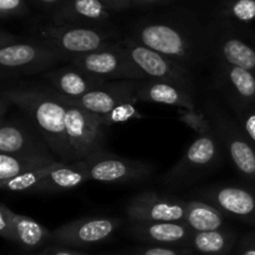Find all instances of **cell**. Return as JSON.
<instances>
[{
	"label": "cell",
	"mask_w": 255,
	"mask_h": 255,
	"mask_svg": "<svg viewBox=\"0 0 255 255\" xmlns=\"http://www.w3.org/2000/svg\"><path fill=\"white\" fill-rule=\"evenodd\" d=\"M226 218L213 204L196 198L186 201L184 223L193 232H211L227 228Z\"/></svg>",
	"instance_id": "cb8c5ba5"
},
{
	"label": "cell",
	"mask_w": 255,
	"mask_h": 255,
	"mask_svg": "<svg viewBox=\"0 0 255 255\" xmlns=\"http://www.w3.org/2000/svg\"><path fill=\"white\" fill-rule=\"evenodd\" d=\"M133 255H193L191 251L182 247L147 246L134 249Z\"/></svg>",
	"instance_id": "d6a6232c"
},
{
	"label": "cell",
	"mask_w": 255,
	"mask_h": 255,
	"mask_svg": "<svg viewBox=\"0 0 255 255\" xmlns=\"http://www.w3.org/2000/svg\"><path fill=\"white\" fill-rule=\"evenodd\" d=\"M196 199L213 204L229 218L255 227V183H217L198 188Z\"/></svg>",
	"instance_id": "9c48e42d"
},
{
	"label": "cell",
	"mask_w": 255,
	"mask_h": 255,
	"mask_svg": "<svg viewBox=\"0 0 255 255\" xmlns=\"http://www.w3.org/2000/svg\"><path fill=\"white\" fill-rule=\"evenodd\" d=\"M203 111L236 171L247 182L255 183L254 144L243 133L234 117L231 116L218 101L208 99L204 102Z\"/></svg>",
	"instance_id": "52a82bcc"
},
{
	"label": "cell",
	"mask_w": 255,
	"mask_h": 255,
	"mask_svg": "<svg viewBox=\"0 0 255 255\" xmlns=\"http://www.w3.org/2000/svg\"><path fill=\"white\" fill-rule=\"evenodd\" d=\"M66 105L65 128L72 159L82 161L90 154L104 149L105 131L107 127L97 115L81 107Z\"/></svg>",
	"instance_id": "7c38bea8"
},
{
	"label": "cell",
	"mask_w": 255,
	"mask_h": 255,
	"mask_svg": "<svg viewBox=\"0 0 255 255\" xmlns=\"http://www.w3.org/2000/svg\"><path fill=\"white\" fill-rule=\"evenodd\" d=\"M223 147L214 133L198 136L182 158L162 176L161 183L172 189H182L197 183L221 167Z\"/></svg>",
	"instance_id": "8992f818"
},
{
	"label": "cell",
	"mask_w": 255,
	"mask_h": 255,
	"mask_svg": "<svg viewBox=\"0 0 255 255\" xmlns=\"http://www.w3.org/2000/svg\"><path fill=\"white\" fill-rule=\"evenodd\" d=\"M236 232L229 228L193 232L187 249L196 255H228L237 243Z\"/></svg>",
	"instance_id": "603a6c76"
},
{
	"label": "cell",
	"mask_w": 255,
	"mask_h": 255,
	"mask_svg": "<svg viewBox=\"0 0 255 255\" xmlns=\"http://www.w3.org/2000/svg\"><path fill=\"white\" fill-rule=\"evenodd\" d=\"M233 117L243 133L255 146V104L238 111H233Z\"/></svg>",
	"instance_id": "4dcf8cb0"
},
{
	"label": "cell",
	"mask_w": 255,
	"mask_h": 255,
	"mask_svg": "<svg viewBox=\"0 0 255 255\" xmlns=\"http://www.w3.org/2000/svg\"><path fill=\"white\" fill-rule=\"evenodd\" d=\"M237 255H255V233L247 234L241 239Z\"/></svg>",
	"instance_id": "e575fe53"
},
{
	"label": "cell",
	"mask_w": 255,
	"mask_h": 255,
	"mask_svg": "<svg viewBox=\"0 0 255 255\" xmlns=\"http://www.w3.org/2000/svg\"><path fill=\"white\" fill-rule=\"evenodd\" d=\"M141 81L137 80H117L107 81L99 89L77 99H70L55 91L59 100L64 104L81 107L97 116H104L119 105L127 101H138L137 91Z\"/></svg>",
	"instance_id": "2e32d148"
},
{
	"label": "cell",
	"mask_w": 255,
	"mask_h": 255,
	"mask_svg": "<svg viewBox=\"0 0 255 255\" xmlns=\"http://www.w3.org/2000/svg\"><path fill=\"white\" fill-rule=\"evenodd\" d=\"M69 64L74 65L85 74L105 81L137 80L146 81L147 76L129 60L122 46V39L104 49L75 55Z\"/></svg>",
	"instance_id": "ba28073f"
},
{
	"label": "cell",
	"mask_w": 255,
	"mask_h": 255,
	"mask_svg": "<svg viewBox=\"0 0 255 255\" xmlns=\"http://www.w3.org/2000/svg\"><path fill=\"white\" fill-rule=\"evenodd\" d=\"M110 11H120V10H126L129 6H133L132 0H100Z\"/></svg>",
	"instance_id": "d590c367"
},
{
	"label": "cell",
	"mask_w": 255,
	"mask_h": 255,
	"mask_svg": "<svg viewBox=\"0 0 255 255\" xmlns=\"http://www.w3.org/2000/svg\"><path fill=\"white\" fill-rule=\"evenodd\" d=\"M126 233L153 246L187 248L193 231L184 222H129Z\"/></svg>",
	"instance_id": "ac0fdd59"
},
{
	"label": "cell",
	"mask_w": 255,
	"mask_h": 255,
	"mask_svg": "<svg viewBox=\"0 0 255 255\" xmlns=\"http://www.w3.org/2000/svg\"><path fill=\"white\" fill-rule=\"evenodd\" d=\"M29 11L25 0H0V14L1 17L22 16Z\"/></svg>",
	"instance_id": "836d02e7"
},
{
	"label": "cell",
	"mask_w": 255,
	"mask_h": 255,
	"mask_svg": "<svg viewBox=\"0 0 255 255\" xmlns=\"http://www.w3.org/2000/svg\"><path fill=\"white\" fill-rule=\"evenodd\" d=\"M56 159L55 154L46 156H14V154L0 153V181H6L20 176L26 172L49 166Z\"/></svg>",
	"instance_id": "484cf974"
},
{
	"label": "cell",
	"mask_w": 255,
	"mask_h": 255,
	"mask_svg": "<svg viewBox=\"0 0 255 255\" xmlns=\"http://www.w3.org/2000/svg\"><path fill=\"white\" fill-rule=\"evenodd\" d=\"M177 0H132L133 6L138 7H152V6H162V5L172 4Z\"/></svg>",
	"instance_id": "74e56055"
},
{
	"label": "cell",
	"mask_w": 255,
	"mask_h": 255,
	"mask_svg": "<svg viewBox=\"0 0 255 255\" xmlns=\"http://www.w3.org/2000/svg\"><path fill=\"white\" fill-rule=\"evenodd\" d=\"M39 255H85V254L79 253V252L71 251V249L66 248V247L56 244V246H52V247H49V248H46L44 252H42V253H40Z\"/></svg>",
	"instance_id": "8d00e7d4"
},
{
	"label": "cell",
	"mask_w": 255,
	"mask_h": 255,
	"mask_svg": "<svg viewBox=\"0 0 255 255\" xmlns=\"http://www.w3.org/2000/svg\"><path fill=\"white\" fill-rule=\"evenodd\" d=\"M12 213L14 212L6 204H0V236L5 241L15 243V227Z\"/></svg>",
	"instance_id": "1f68e13d"
},
{
	"label": "cell",
	"mask_w": 255,
	"mask_h": 255,
	"mask_svg": "<svg viewBox=\"0 0 255 255\" xmlns=\"http://www.w3.org/2000/svg\"><path fill=\"white\" fill-rule=\"evenodd\" d=\"M137 101H127L124 104L119 105V106L115 107L112 111H110L109 114L104 115V116H100L102 124L109 128L110 126L116 124H121V122H126L128 120L132 119H142V115L139 112H137L134 104Z\"/></svg>",
	"instance_id": "f546056e"
},
{
	"label": "cell",
	"mask_w": 255,
	"mask_h": 255,
	"mask_svg": "<svg viewBox=\"0 0 255 255\" xmlns=\"http://www.w3.org/2000/svg\"><path fill=\"white\" fill-rule=\"evenodd\" d=\"M15 227V243L26 249H36L44 246L46 242H51V232L35 221L22 214L12 213Z\"/></svg>",
	"instance_id": "d4e9b609"
},
{
	"label": "cell",
	"mask_w": 255,
	"mask_h": 255,
	"mask_svg": "<svg viewBox=\"0 0 255 255\" xmlns=\"http://www.w3.org/2000/svg\"><path fill=\"white\" fill-rule=\"evenodd\" d=\"M61 62H70L67 55L52 49L34 37H17L6 31L0 36V67L1 79L44 74Z\"/></svg>",
	"instance_id": "3957f363"
},
{
	"label": "cell",
	"mask_w": 255,
	"mask_h": 255,
	"mask_svg": "<svg viewBox=\"0 0 255 255\" xmlns=\"http://www.w3.org/2000/svg\"><path fill=\"white\" fill-rule=\"evenodd\" d=\"M86 164L90 181L122 184L147 181L154 168L147 162L126 158L101 149L82 159Z\"/></svg>",
	"instance_id": "8fae6325"
},
{
	"label": "cell",
	"mask_w": 255,
	"mask_h": 255,
	"mask_svg": "<svg viewBox=\"0 0 255 255\" xmlns=\"http://www.w3.org/2000/svg\"><path fill=\"white\" fill-rule=\"evenodd\" d=\"M211 59L255 74V32L247 25L211 17L206 22Z\"/></svg>",
	"instance_id": "5b68a950"
},
{
	"label": "cell",
	"mask_w": 255,
	"mask_h": 255,
	"mask_svg": "<svg viewBox=\"0 0 255 255\" xmlns=\"http://www.w3.org/2000/svg\"><path fill=\"white\" fill-rule=\"evenodd\" d=\"M0 153L14 156H46L54 154L41 133L26 116L1 120Z\"/></svg>",
	"instance_id": "9a60e30c"
},
{
	"label": "cell",
	"mask_w": 255,
	"mask_h": 255,
	"mask_svg": "<svg viewBox=\"0 0 255 255\" xmlns=\"http://www.w3.org/2000/svg\"><path fill=\"white\" fill-rule=\"evenodd\" d=\"M60 162L56 161L49 166L41 167V168L34 169V171L26 172L20 176L14 177L11 179L6 181H0V188L1 191L11 192V193H36V189L39 188L40 184L42 183L47 174L60 164Z\"/></svg>",
	"instance_id": "83f0119b"
},
{
	"label": "cell",
	"mask_w": 255,
	"mask_h": 255,
	"mask_svg": "<svg viewBox=\"0 0 255 255\" xmlns=\"http://www.w3.org/2000/svg\"><path fill=\"white\" fill-rule=\"evenodd\" d=\"M31 37L67 55L70 59L75 55L104 49L122 39L119 31L110 26H76L50 22L35 25Z\"/></svg>",
	"instance_id": "277c9868"
},
{
	"label": "cell",
	"mask_w": 255,
	"mask_h": 255,
	"mask_svg": "<svg viewBox=\"0 0 255 255\" xmlns=\"http://www.w3.org/2000/svg\"><path fill=\"white\" fill-rule=\"evenodd\" d=\"M124 222L115 217H84L67 222L51 232V242L64 247H86L104 243Z\"/></svg>",
	"instance_id": "4fadbf2b"
},
{
	"label": "cell",
	"mask_w": 255,
	"mask_h": 255,
	"mask_svg": "<svg viewBox=\"0 0 255 255\" xmlns=\"http://www.w3.org/2000/svg\"><path fill=\"white\" fill-rule=\"evenodd\" d=\"M111 11L100 0H62L52 10L50 24L76 26H107Z\"/></svg>",
	"instance_id": "d6986e66"
},
{
	"label": "cell",
	"mask_w": 255,
	"mask_h": 255,
	"mask_svg": "<svg viewBox=\"0 0 255 255\" xmlns=\"http://www.w3.org/2000/svg\"><path fill=\"white\" fill-rule=\"evenodd\" d=\"M42 76L51 89L70 99L84 96L107 82L105 80L85 74L84 71L71 64L54 67L44 72Z\"/></svg>",
	"instance_id": "ffe728a7"
},
{
	"label": "cell",
	"mask_w": 255,
	"mask_h": 255,
	"mask_svg": "<svg viewBox=\"0 0 255 255\" xmlns=\"http://www.w3.org/2000/svg\"><path fill=\"white\" fill-rule=\"evenodd\" d=\"M90 181L89 172L84 161H75L70 163L60 162L42 181L36 193H59L70 191Z\"/></svg>",
	"instance_id": "7402d4cb"
},
{
	"label": "cell",
	"mask_w": 255,
	"mask_h": 255,
	"mask_svg": "<svg viewBox=\"0 0 255 255\" xmlns=\"http://www.w3.org/2000/svg\"><path fill=\"white\" fill-rule=\"evenodd\" d=\"M178 117L187 127L193 129L198 136H207L212 134L213 127L207 117L206 112L203 110L197 109H177Z\"/></svg>",
	"instance_id": "f1b7e54d"
},
{
	"label": "cell",
	"mask_w": 255,
	"mask_h": 255,
	"mask_svg": "<svg viewBox=\"0 0 255 255\" xmlns=\"http://www.w3.org/2000/svg\"><path fill=\"white\" fill-rule=\"evenodd\" d=\"M213 86L224 97L232 112L255 104V74L243 67L216 62Z\"/></svg>",
	"instance_id": "e0dca14e"
},
{
	"label": "cell",
	"mask_w": 255,
	"mask_h": 255,
	"mask_svg": "<svg viewBox=\"0 0 255 255\" xmlns=\"http://www.w3.org/2000/svg\"><path fill=\"white\" fill-rule=\"evenodd\" d=\"M206 22L192 10L179 9L137 20L128 36L194 69L211 59Z\"/></svg>",
	"instance_id": "6da1fadb"
},
{
	"label": "cell",
	"mask_w": 255,
	"mask_h": 255,
	"mask_svg": "<svg viewBox=\"0 0 255 255\" xmlns=\"http://www.w3.org/2000/svg\"><path fill=\"white\" fill-rule=\"evenodd\" d=\"M122 46L129 60L146 75L148 80L193 86V69L187 65L134 41L131 36L122 37Z\"/></svg>",
	"instance_id": "30bf717a"
},
{
	"label": "cell",
	"mask_w": 255,
	"mask_h": 255,
	"mask_svg": "<svg viewBox=\"0 0 255 255\" xmlns=\"http://www.w3.org/2000/svg\"><path fill=\"white\" fill-rule=\"evenodd\" d=\"M212 17L248 25L255 20V0H217Z\"/></svg>",
	"instance_id": "4316f807"
},
{
	"label": "cell",
	"mask_w": 255,
	"mask_h": 255,
	"mask_svg": "<svg viewBox=\"0 0 255 255\" xmlns=\"http://www.w3.org/2000/svg\"><path fill=\"white\" fill-rule=\"evenodd\" d=\"M128 222H184L186 201L174 196L144 191L126 204Z\"/></svg>",
	"instance_id": "5bb4252c"
},
{
	"label": "cell",
	"mask_w": 255,
	"mask_h": 255,
	"mask_svg": "<svg viewBox=\"0 0 255 255\" xmlns=\"http://www.w3.org/2000/svg\"><path fill=\"white\" fill-rule=\"evenodd\" d=\"M137 100L141 102L169 105L177 109H197L193 86L168 81H141L137 91Z\"/></svg>",
	"instance_id": "44dd1931"
},
{
	"label": "cell",
	"mask_w": 255,
	"mask_h": 255,
	"mask_svg": "<svg viewBox=\"0 0 255 255\" xmlns=\"http://www.w3.org/2000/svg\"><path fill=\"white\" fill-rule=\"evenodd\" d=\"M39 4H41L45 7H54V10L62 2V0H36Z\"/></svg>",
	"instance_id": "f35d334b"
},
{
	"label": "cell",
	"mask_w": 255,
	"mask_h": 255,
	"mask_svg": "<svg viewBox=\"0 0 255 255\" xmlns=\"http://www.w3.org/2000/svg\"><path fill=\"white\" fill-rule=\"evenodd\" d=\"M1 99L20 109L60 161L74 162L65 128L66 105L60 101L49 85H10L2 89Z\"/></svg>",
	"instance_id": "7a4b0ae2"
}]
</instances>
